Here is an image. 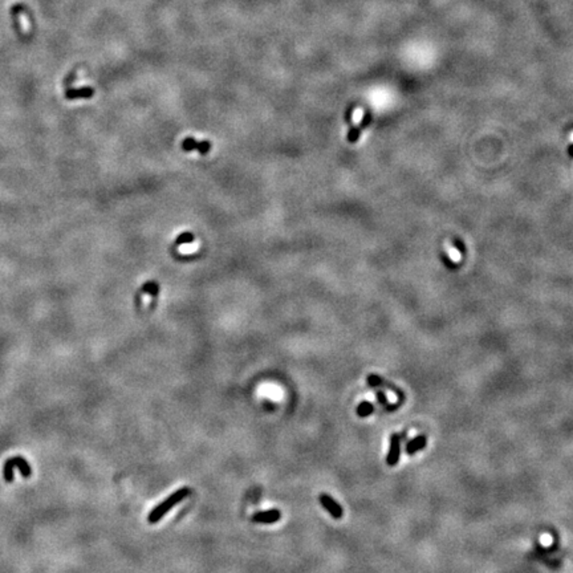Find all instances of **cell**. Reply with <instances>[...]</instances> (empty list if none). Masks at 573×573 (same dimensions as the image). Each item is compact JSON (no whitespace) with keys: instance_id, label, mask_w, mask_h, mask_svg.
Wrapping results in <instances>:
<instances>
[{"instance_id":"12","label":"cell","mask_w":573,"mask_h":573,"mask_svg":"<svg viewBox=\"0 0 573 573\" xmlns=\"http://www.w3.org/2000/svg\"><path fill=\"white\" fill-rule=\"evenodd\" d=\"M375 397H377V400H378V402H379V405H381V406H385V408L388 406L389 405L388 397H386V394H385L384 390H377V392H375Z\"/></svg>"},{"instance_id":"7","label":"cell","mask_w":573,"mask_h":573,"mask_svg":"<svg viewBox=\"0 0 573 573\" xmlns=\"http://www.w3.org/2000/svg\"><path fill=\"white\" fill-rule=\"evenodd\" d=\"M426 444H428V436L426 435L416 436L414 439L409 440L408 444H406V454L413 455V454H416V452L424 450V448L426 447Z\"/></svg>"},{"instance_id":"1","label":"cell","mask_w":573,"mask_h":573,"mask_svg":"<svg viewBox=\"0 0 573 573\" xmlns=\"http://www.w3.org/2000/svg\"><path fill=\"white\" fill-rule=\"evenodd\" d=\"M190 494H191V491H190L189 487H186V486L185 487L178 489L177 491H174L171 495H169V497L166 498L165 501H162L159 504L155 505V507L150 511L149 515H147V523H149V524H157L158 521L162 520V517L165 516V515H167L175 505H178L179 503H182V501H185Z\"/></svg>"},{"instance_id":"11","label":"cell","mask_w":573,"mask_h":573,"mask_svg":"<svg viewBox=\"0 0 573 573\" xmlns=\"http://www.w3.org/2000/svg\"><path fill=\"white\" fill-rule=\"evenodd\" d=\"M194 234L193 232H189V231H186V232H182L179 236L177 238V240H175V244L177 246H181V244H187V243H191L194 242Z\"/></svg>"},{"instance_id":"8","label":"cell","mask_w":573,"mask_h":573,"mask_svg":"<svg viewBox=\"0 0 573 573\" xmlns=\"http://www.w3.org/2000/svg\"><path fill=\"white\" fill-rule=\"evenodd\" d=\"M373 412H374V405L371 404V402H369V401H362V402L357 406V410H356V413H357V416H358L359 418H366V417L370 416Z\"/></svg>"},{"instance_id":"3","label":"cell","mask_w":573,"mask_h":573,"mask_svg":"<svg viewBox=\"0 0 573 573\" xmlns=\"http://www.w3.org/2000/svg\"><path fill=\"white\" fill-rule=\"evenodd\" d=\"M319 501L320 504L323 505V508L325 509L333 519L339 520V519L343 517L344 515L343 505L340 504V503H337L331 495H328V494H320Z\"/></svg>"},{"instance_id":"2","label":"cell","mask_w":573,"mask_h":573,"mask_svg":"<svg viewBox=\"0 0 573 573\" xmlns=\"http://www.w3.org/2000/svg\"><path fill=\"white\" fill-rule=\"evenodd\" d=\"M406 438V431L401 434H392L390 435V446H389L388 456H386V464L390 467H394L398 464L401 458V440Z\"/></svg>"},{"instance_id":"5","label":"cell","mask_w":573,"mask_h":573,"mask_svg":"<svg viewBox=\"0 0 573 573\" xmlns=\"http://www.w3.org/2000/svg\"><path fill=\"white\" fill-rule=\"evenodd\" d=\"M181 147L183 151H198V153L206 155L210 153L211 142L210 141H195V138L186 137L181 143Z\"/></svg>"},{"instance_id":"4","label":"cell","mask_w":573,"mask_h":573,"mask_svg":"<svg viewBox=\"0 0 573 573\" xmlns=\"http://www.w3.org/2000/svg\"><path fill=\"white\" fill-rule=\"evenodd\" d=\"M282 519V512L278 508H271L267 511H258L251 516V520L259 524H274Z\"/></svg>"},{"instance_id":"10","label":"cell","mask_w":573,"mask_h":573,"mask_svg":"<svg viewBox=\"0 0 573 573\" xmlns=\"http://www.w3.org/2000/svg\"><path fill=\"white\" fill-rule=\"evenodd\" d=\"M93 94V90L89 88L80 89V90H69L68 98H77V97H90Z\"/></svg>"},{"instance_id":"9","label":"cell","mask_w":573,"mask_h":573,"mask_svg":"<svg viewBox=\"0 0 573 573\" xmlns=\"http://www.w3.org/2000/svg\"><path fill=\"white\" fill-rule=\"evenodd\" d=\"M141 292L142 293H147V295L155 297V296H158V293H159V286H158L155 282H147L142 286Z\"/></svg>"},{"instance_id":"6","label":"cell","mask_w":573,"mask_h":573,"mask_svg":"<svg viewBox=\"0 0 573 573\" xmlns=\"http://www.w3.org/2000/svg\"><path fill=\"white\" fill-rule=\"evenodd\" d=\"M366 382H367V385L370 386V388H388V389H390V390H393V392L396 393L397 397L400 398V401H404V398H405L404 393L401 392L400 389L397 388V386H394L393 384H389L388 381H385L384 378H381L379 375L369 374L367 375V378H366Z\"/></svg>"}]
</instances>
